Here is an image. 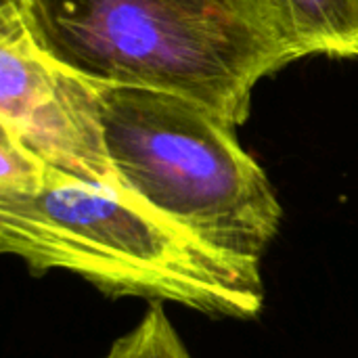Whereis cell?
Instances as JSON below:
<instances>
[{
  "label": "cell",
  "mask_w": 358,
  "mask_h": 358,
  "mask_svg": "<svg viewBox=\"0 0 358 358\" xmlns=\"http://www.w3.org/2000/svg\"><path fill=\"white\" fill-rule=\"evenodd\" d=\"M0 130L55 170L122 187L105 145L99 86L50 61L13 0H0Z\"/></svg>",
  "instance_id": "cell-4"
},
{
  "label": "cell",
  "mask_w": 358,
  "mask_h": 358,
  "mask_svg": "<svg viewBox=\"0 0 358 358\" xmlns=\"http://www.w3.org/2000/svg\"><path fill=\"white\" fill-rule=\"evenodd\" d=\"M36 46L99 86L191 99L239 128L258 82L298 61L262 0H13Z\"/></svg>",
  "instance_id": "cell-2"
},
{
  "label": "cell",
  "mask_w": 358,
  "mask_h": 358,
  "mask_svg": "<svg viewBox=\"0 0 358 358\" xmlns=\"http://www.w3.org/2000/svg\"><path fill=\"white\" fill-rule=\"evenodd\" d=\"M101 358H193L164 304H149L143 319L117 338Z\"/></svg>",
  "instance_id": "cell-6"
},
{
  "label": "cell",
  "mask_w": 358,
  "mask_h": 358,
  "mask_svg": "<svg viewBox=\"0 0 358 358\" xmlns=\"http://www.w3.org/2000/svg\"><path fill=\"white\" fill-rule=\"evenodd\" d=\"M46 170L48 164L0 130V193L36 191L44 182Z\"/></svg>",
  "instance_id": "cell-7"
},
{
  "label": "cell",
  "mask_w": 358,
  "mask_h": 358,
  "mask_svg": "<svg viewBox=\"0 0 358 358\" xmlns=\"http://www.w3.org/2000/svg\"><path fill=\"white\" fill-rule=\"evenodd\" d=\"M99 99L107 153L128 193L203 243L262 260L283 208L237 128L162 90L99 86Z\"/></svg>",
  "instance_id": "cell-3"
},
{
  "label": "cell",
  "mask_w": 358,
  "mask_h": 358,
  "mask_svg": "<svg viewBox=\"0 0 358 358\" xmlns=\"http://www.w3.org/2000/svg\"><path fill=\"white\" fill-rule=\"evenodd\" d=\"M0 252L34 277L65 271L113 300L231 321H256L266 304L260 260L203 243L122 187L52 166L36 191L0 193Z\"/></svg>",
  "instance_id": "cell-1"
},
{
  "label": "cell",
  "mask_w": 358,
  "mask_h": 358,
  "mask_svg": "<svg viewBox=\"0 0 358 358\" xmlns=\"http://www.w3.org/2000/svg\"><path fill=\"white\" fill-rule=\"evenodd\" d=\"M296 55L358 57V0H262Z\"/></svg>",
  "instance_id": "cell-5"
}]
</instances>
